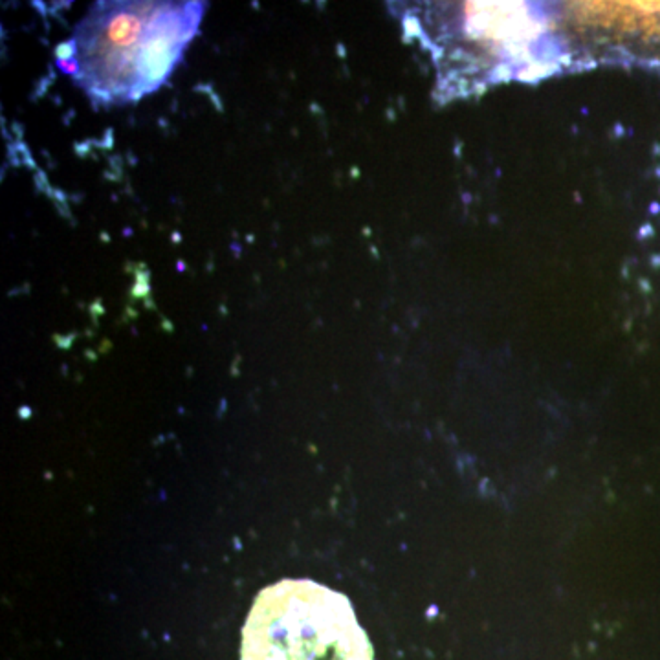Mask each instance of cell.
Wrapping results in <instances>:
<instances>
[{
	"label": "cell",
	"mask_w": 660,
	"mask_h": 660,
	"mask_svg": "<svg viewBox=\"0 0 660 660\" xmlns=\"http://www.w3.org/2000/svg\"><path fill=\"white\" fill-rule=\"evenodd\" d=\"M241 660H375L345 594L312 580L263 589L242 629Z\"/></svg>",
	"instance_id": "2"
},
{
	"label": "cell",
	"mask_w": 660,
	"mask_h": 660,
	"mask_svg": "<svg viewBox=\"0 0 660 660\" xmlns=\"http://www.w3.org/2000/svg\"><path fill=\"white\" fill-rule=\"evenodd\" d=\"M200 15L196 2L95 4L59 51V64L95 101H134L171 75Z\"/></svg>",
	"instance_id": "1"
}]
</instances>
